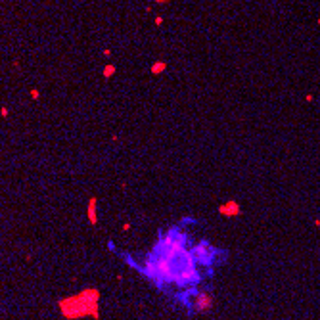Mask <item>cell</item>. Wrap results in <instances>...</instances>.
Here are the masks:
<instances>
[{"label": "cell", "mask_w": 320, "mask_h": 320, "mask_svg": "<svg viewBox=\"0 0 320 320\" xmlns=\"http://www.w3.org/2000/svg\"><path fill=\"white\" fill-rule=\"evenodd\" d=\"M98 299L100 293L96 289H85L75 297L60 301V309L65 318H81V316H94L98 318Z\"/></svg>", "instance_id": "6da1fadb"}, {"label": "cell", "mask_w": 320, "mask_h": 320, "mask_svg": "<svg viewBox=\"0 0 320 320\" xmlns=\"http://www.w3.org/2000/svg\"><path fill=\"white\" fill-rule=\"evenodd\" d=\"M192 253H194V259L198 265H201V267H213V263H215V249L209 245L207 242H199L196 243L194 247H192Z\"/></svg>", "instance_id": "7a4b0ae2"}, {"label": "cell", "mask_w": 320, "mask_h": 320, "mask_svg": "<svg viewBox=\"0 0 320 320\" xmlns=\"http://www.w3.org/2000/svg\"><path fill=\"white\" fill-rule=\"evenodd\" d=\"M213 307V297L207 295V293H198L196 295V301H194V309L198 312H203V311H209Z\"/></svg>", "instance_id": "3957f363"}, {"label": "cell", "mask_w": 320, "mask_h": 320, "mask_svg": "<svg viewBox=\"0 0 320 320\" xmlns=\"http://www.w3.org/2000/svg\"><path fill=\"white\" fill-rule=\"evenodd\" d=\"M240 205L236 201H228V203H223V205L219 207V213L224 217H234V215H240Z\"/></svg>", "instance_id": "277c9868"}, {"label": "cell", "mask_w": 320, "mask_h": 320, "mask_svg": "<svg viewBox=\"0 0 320 320\" xmlns=\"http://www.w3.org/2000/svg\"><path fill=\"white\" fill-rule=\"evenodd\" d=\"M96 198H90L88 201V207H86V213H88V220L90 224H96L98 223V215H96Z\"/></svg>", "instance_id": "5b68a950"}, {"label": "cell", "mask_w": 320, "mask_h": 320, "mask_svg": "<svg viewBox=\"0 0 320 320\" xmlns=\"http://www.w3.org/2000/svg\"><path fill=\"white\" fill-rule=\"evenodd\" d=\"M167 69V61H155L151 63V75H161Z\"/></svg>", "instance_id": "8992f818"}, {"label": "cell", "mask_w": 320, "mask_h": 320, "mask_svg": "<svg viewBox=\"0 0 320 320\" xmlns=\"http://www.w3.org/2000/svg\"><path fill=\"white\" fill-rule=\"evenodd\" d=\"M115 71H117V69H115V65H105L102 73H104L105 79H110V77H113V75H115Z\"/></svg>", "instance_id": "52a82bcc"}, {"label": "cell", "mask_w": 320, "mask_h": 320, "mask_svg": "<svg viewBox=\"0 0 320 320\" xmlns=\"http://www.w3.org/2000/svg\"><path fill=\"white\" fill-rule=\"evenodd\" d=\"M29 96H31L33 100H38V98H41V92H38L37 88H31V90H29Z\"/></svg>", "instance_id": "ba28073f"}, {"label": "cell", "mask_w": 320, "mask_h": 320, "mask_svg": "<svg viewBox=\"0 0 320 320\" xmlns=\"http://www.w3.org/2000/svg\"><path fill=\"white\" fill-rule=\"evenodd\" d=\"M8 113H10L8 107H2V110H0V115H2V117H8Z\"/></svg>", "instance_id": "9c48e42d"}, {"label": "cell", "mask_w": 320, "mask_h": 320, "mask_svg": "<svg viewBox=\"0 0 320 320\" xmlns=\"http://www.w3.org/2000/svg\"><path fill=\"white\" fill-rule=\"evenodd\" d=\"M155 4H167V2H171V0H154Z\"/></svg>", "instance_id": "30bf717a"}, {"label": "cell", "mask_w": 320, "mask_h": 320, "mask_svg": "<svg viewBox=\"0 0 320 320\" xmlns=\"http://www.w3.org/2000/svg\"><path fill=\"white\" fill-rule=\"evenodd\" d=\"M163 23V17H155V25H161Z\"/></svg>", "instance_id": "8fae6325"}]
</instances>
